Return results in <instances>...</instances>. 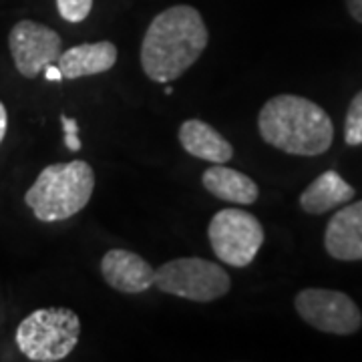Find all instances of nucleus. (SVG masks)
<instances>
[{
    "label": "nucleus",
    "mask_w": 362,
    "mask_h": 362,
    "mask_svg": "<svg viewBox=\"0 0 362 362\" xmlns=\"http://www.w3.org/2000/svg\"><path fill=\"white\" fill-rule=\"evenodd\" d=\"M209 33L194 6L177 4L159 13L141 42L143 73L156 83L180 78L204 54Z\"/></svg>",
    "instance_id": "f257e3e1"
},
{
    "label": "nucleus",
    "mask_w": 362,
    "mask_h": 362,
    "mask_svg": "<svg viewBox=\"0 0 362 362\" xmlns=\"http://www.w3.org/2000/svg\"><path fill=\"white\" fill-rule=\"evenodd\" d=\"M262 139L290 156L326 153L334 139V125L320 105L298 95H276L258 115Z\"/></svg>",
    "instance_id": "f03ea898"
},
{
    "label": "nucleus",
    "mask_w": 362,
    "mask_h": 362,
    "mask_svg": "<svg viewBox=\"0 0 362 362\" xmlns=\"http://www.w3.org/2000/svg\"><path fill=\"white\" fill-rule=\"evenodd\" d=\"M93 189L95 171L87 161L75 159L42 169L25 194V202L39 221H65L85 209Z\"/></svg>",
    "instance_id": "7ed1b4c3"
},
{
    "label": "nucleus",
    "mask_w": 362,
    "mask_h": 362,
    "mask_svg": "<svg viewBox=\"0 0 362 362\" xmlns=\"http://www.w3.org/2000/svg\"><path fill=\"white\" fill-rule=\"evenodd\" d=\"M81 337V320L71 308L51 306L30 312L16 328V346L33 362L66 358Z\"/></svg>",
    "instance_id": "20e7f679"
},
{
    "label": "nucleus",
    "mask_w": 362,
    "mask_h": 362,
    "mask_svg": "<svg viewBox=\"0 0 362 362\" xmlns=\"http://www.w3.org/2000/svg\"><path fill=\"white\" fill-rule=\"evenodd\" d=\"M159 292L185 298L192 302H214L232 288L230 274L204 258H177L156 270L153 280Z\"/></svg>",
    "instance_id": "39448f33"
},
{
    "label": "nucleus",
    "mask_w": 362,
    "mask_h": 362,
    "mask_svg": "<svg viewBox=\"0 0 362 362\" xmlns=\"http://www.w3.org/2000/svg\"><path fill=\"white\" fill-rule=\"evenodd\" d=\"M207 238L214 254L223 264L246 268L264 244V228L246 209H221L209 221Z\"/></svg>",
    "instance_id": "423d86ee"
},
{
    "label": "nucleus",
    "mask_w": 362,
    "mask_h": 362,
    "mask_svg": "<svg viewBox=\"0 0 362 362\" xmlns=\"http://www.w3.org/2000/svg\"><path fill=\"white\" fill-rule=\"evenodd\" d=\"M294 308L304 322L326 334L349 337L362 326L361 308L349 294L338 290L306 288L298 292Z\"/></svg>",
    "instance_id": "0eeeda50"
},
{
    "label": "nucleus",
    "mask_w": 362,
    "mask_h": 362,
    "mask_svg": "<svg viewBox=\"0 0 362 362\" xmlns=\"http://www.w3.org/2000/svg\"><path fill=\"white\" fill-rule=\"evenodd\" d=\"M8 49L16 71L25 78H37L47 66L57 65L63 39L51 26L25 18L11 28Z\"/></svg>",
    "instance_id": "6e6552de"
},
{
    "label": "nucleus",
    "mask_w": 362,
    "mask_h": 362,
    "mask_svg": "<svg viewBox=\"0 0 362 362\" xmlns=\"http://www.w3.org/2000/svg\"><path fill=\"white\" fill-rule=\"evenodd\" d=\"M101 274L107 284L123 294H141L156 280L149 262L129 250H109L101 258Z\"/></svg>",
    "instance_id": "1a4fd4ad"
},
{
    "label": "nucleus",
    "mask_w": 362,
    "mask_h": 362,
    "mask_svg": "<svg viewBox=\"0 0 362 362\" xmlns=\"http://www.w3.org/2000/svg\"><path fill=\"white\" fill-rule=\"evenodd\" d=\"M324 247L328 256L340 262L362 259V199L354 202L330 218L324 232Z\"/></svg>",
    "instance_id": "9d476101"
},
{
    "label": "nucleus",
    "mask_w": 362,
    "mask_h": 362,
    "mask_svg": "<svg viewBox=\"0 0 362 362\" xmlns=\"http://www.w3.org/2000/svg\"><path fill=\"white\" fill-rule=\"evenodd\" d=\"M117 63V47L109 40L83 42L61 52L57 66L61 69L63 81H77L111 71Z\"/></svg>",
    "instance_id": "9b49d317"
},
{
    "label": "nucleus",
    "mask_w": 362,
    "mask_h": 362,
    "mask_svg": "<svg viewBox=\"0 0 362 362\" xmlns=\"http://www.w3.org/2000/svg\"><path fill=\"white\" fill-rule=\"evenodd\" d=\"M202 183L209 194L233 206H252L258 199V183L238 169L214 163L204 171Z\"/></svg>",
    "instance_id": "f8f14e48"
},
{
    "label": "nucleus",
    "mask_w": 362,
    "mask_h": 362,
    "mask_svg": "<svg viewBox=\"0 0 362 362\" xmlns=\"http://www.w3.org/2000/svg\"><path fill=\"white\" fill-rule=\"evenodd\" d=\"M180 143L189 156L211 163H226L233 157L230 141L220 131L199 119H187L185 123H181Z\"/></svg>",
    "instance_id": "ddd939ff"
},
{
    "label": "nucleus",
    "mask_w": 362,
    "mask_h": 362,
    "mask_svg": "<svg viewBox=\"0 0 362 362\" xmlns=\"http://www.w3.org/2000/svg\"><path fill=\"white\" fill-rule=\"evenodd\" d=\"M354 187L344 181V177L337 171H324L312 181L310 185L300 195V207L312 214V216H322L330 209L349 204L354 197Z\"/></svg>",
    "instance_id": "4468645a"
},
{
    "label": "nucleus",
    "mask_w": 362,
    "mask_h": 362,
    "mask_svg": "<svg viewBox=\"0 0 362 362\" xmlns=\"http://www.w3.org/2000/svg\"><path fill=\"white\" fill-rule=\"evenodd\" d=\"M344 141L350 147L362 145V90L350 101L346 119H344Z\"/></svg>",
    "instance_id": "2eb2a0df"
},
{
    "label": "nucleus",
    "mask_w": 362,
    "mask_h": 362,
    "mask_svg": "<svg viewBox=\"0 0 362 362\" xmlns=\"http://www.w3.org/2000/svg\"><path fill=\"white\" fill-rule=\"evenodd\" d=\"M59 14L65 18L66 23H83L90 14L93 0H57Z\"/></svg>",
    "instance_id": "dca6fc26"
},
{
    "label": "nucleus",
    "mask_w": 362,
    "mask_h": 362,
    "mask_svg": "<svg viewBox=\"0 0 362 362\" xmlns=\"http://www.w3.org/2000/svg\"><path fill=\"white\" fill-rule=\"evenodd\" d=\"M61 123H63V133H65V145L71 151H78L81 149V137H78L77 119L61 115Z\"/></svg>",
    "instance_id": "f3484780"
},
{
    "label": "nucleus",
    "mask_w": 362,
    "mask_h": 362,
    "mask_svg": "<svg viewBox=\"0 0 362 362\" xmlns=\"http://www.w3.org/2000/svg\"><path fill=\"white\" fill-rule=\"evenodd\" d=\"M346 11L358 25H362V0H346Z\"/></svg>",
    "instance_id": "a211bd4d"
},
{
    "label": "nucleus",
    "mask_w": 362,
    "mask_h": 362,
    "mask_svg": "<svg viewBox=\"0 0 362 362\" xmlns=\"http://www.w3.org/2000/svg\"><path fill=\"white\" fill-rule=\"evenodd\" d=\"M6 129H8V113H6V107L0 101V143L4 141L6 137Z\"/></svg>",
    "instance_id": "6ab92c4d"
},
{
    "label": "nucleus",
    "mask_w": 362,
    "mask_h": 362,
    "mask_svg": "<svg viewBox=\"0 0 362 362\" xmlns=\"http://www.w3.org/2000/svg\"><path fill=\"white\" fill-rule=\"evenodd\" d=\"M42 73H45V78H47V81H57V83H59V81H63L61 69H59L57 65H49L45 71H42Z\"/></svg>",
    "instance_id": "aec40b11"
},
{
    "label": "nucleus",
    "mask_w": 362,
    "mask_h": 362,
    "mask_svg": "<svg viewBox=\"0 0 362 362\" xmlns=\"http://www.w3.org/2000/svg\"><path fill=\"white\" fill-rule=\"evenodd\" d=\"M165 95H173V87H171V85H168V87H165Z\"/></svg>",
    "instance_id": "412c9836"
}]
</instances>
